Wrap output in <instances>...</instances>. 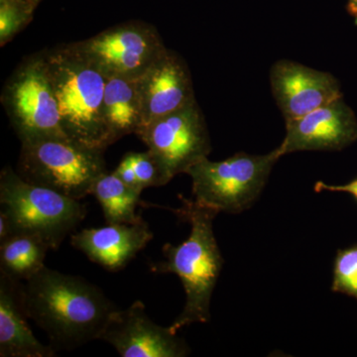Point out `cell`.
Wrapping results in <instances>:
<instances>
[{"label":"cell","instance_id":"cell-6","mask_svg":"<svg viewBox=\"0 0 357 357\" xmlns=\"http://www.w3.org/2000/svg\"><path fill=\"white\" fill-rule=\"evenodd\" d=\"M281 157L276 148L264 155L239 152L222 161L204 158L185 173L192 178L194 199L218 213L248 210L261 194Z\"/></svg>","mask_w":357,"mask_h":357},{"label":"cell","instance_id":"cell-4","mask_svg":"<svg viewBox=\"0 0 357 357\" xmlns=\"http://www.w3.org/2000/svg\"><path fill=\"white\" fill-rule=\"evenodd\" d=\"M0 206L10 223L11 236L41 237L51 250H57L86 215V206L79 199L33 185L10 167L0 174Z\"/></svg>","mask_w":357,"mask_h":357},{"label":"cell","instance_id":"cell-13","mask_svg":"<svg viewBox=\"0 0 357 357\" xmlns=\"http://www.w3.org/2000/svg\"><path fill=\"white\" fill-rule=\"evenodd\" d=\"M136 86L142 126L197 102L189 67L170 49L136 81Z\"/></svg>","mask_w":357,"mask_h":357},{"label":"cell","instance_id":"cell-5","mask_svg":"<svg viewBox=\"0 0 357 357\" xmlns=\"http://www.w3.org/2000/svg\"><path fill=\"white\" fill-rule=\"evenodd\" d=\"M103 153L105 150L84 146L70 138L23 141L16 172L33 185L82 201L91 195L96 181L107 172Z\"/></svg>","mask_w":357,"mask_h":357},{"label":"cell","instance_id":"cell-10","mask_svg":"<svg viewBox=\"0 0 357 357\" xmlns=\"http://www.w3.org/2000/svg\"><path fill=\"white\" fill-rule=\"evenodd\" d=\"M100 340L112 345L122 357H184L190 349L183 338L150 319L141 301L128 309L115 310Z\"/></svg>","mask_w":357,"mask_h":357},{"label":"cell","instance_id":"cell-2","mask_svg":"<svg viewBox=\"0 0 357 357\" xmlns=\"http://www.w3.org/2000/svg\"><path fill=\"white\" fill-rule=\"evenodd\" d=\"M178 198L182 206L173 213L190 223L191 234L177 246L165 244L164 259L151 266L154 273L177 275L184 286V309L170 326L176 333L192 324L210 321L211 296L223 265L213 232V220L220 213L196 199Z\"/></svg>","mask_w":357,"mask_h":357},{"label":"cell","instance_id":"cell-19","mask_svg":"<svg viewBox=\"0 0 357 357\" xmlns=\"http://www.w3.org/2000/svg\"><path fill=\"white\" fill-rule=\"evenodd\" d=\"M36 7L24 0H0V44L4 46L32 20Z\"/></svg>","mask_w":357,"mask_h":357},{"label":"cell","instance_id":"cell-11","mask_svg":"<svg viewBox=\"0 0 357 357\" xmlns=\"http://www.w3.org/2000/svg\"><path fill=\"white\" fill-rule=\"evenodd\" d=\"M270 83L285 121L342 98L340 84L332 74L294 61L275 63L270 70Z\"/></svg>","mask_w":357,"mask_h":357},{"label":"cell","instance_id":"cell-7","mask_svg":"<svg viewBox=\"0 0 357 357\" xmlns=\"http://www.w3.org/2000/svg\"><path fill=\"white\" fill-rule=\"evenodd\" d=\"M1 102L20 142L69 138L61 126L43 52L24 59L16 68L2 89Z\"/></svg>","mask_w":357,"mask_h":357},{"label":"cell","instance_id":"cell-24","mask_svg":"<svg viewBox=\"0 0 357 357\" xmlns=\"http://www.w3.org/2000/svg\"><path fill=\"white\" fill-rule=\"evenodd\" d=\"M11 236L10 223L6 213L0 211V241Z\"/></svg>","mask_w":357,"mask_h":357},{"label":"cell","instance_id":"cell-8","mask_svg":"<svg viewBox=\"0 0 357 357\" xmlns=\"http://www.w3.org/2000/svg\"><path fill=\"white\" fill-rule=\"evenodd\" d=\"M74 43L107 79L130 81L140 79L168 49L153 25L137 20Z\"/></svg>","mask_w":357,"mask_h":357},{"label":"cell","instance_id":"cell-25","mask_svg":"<svg viewBox=\"0 0 357 357\" xmlns=\"http://www.w3.org/2000/svg\"><path fill=\"white\" fill-rule=\"evenodd\" d=\"M347 9H349V13L357 20V0H349Z\"/></svg>","mask_w":357,"mask_h":357},{"label":"cell","instance_id":"cell-15","mask_svg":"<svg viewBox=\"0 0 357 357\" xmlns=\"http://www.w3.org/2000/svg\"><path fill=\"white\" fill-rule=\"evenodd\" d=\"M23 283L0 271V356L54 357L57 351L40 342L28 323Z\"/></svg>","mask_w":357,"mask_h":357},{"label":"cell","instance_id":"cell-22","mask_svg":"<svg viewBox=\"0 0 357 357\" xmlns=\"http://www.w3.org/2000/svg\"><path fill=\"white\" fill-rule=\"evenodd\" d=\"M115 175L117 176L122 182L126 183V185H130V187L134 188V189L141 190L139 184H138L137 177H136L135 171L131 166V164L129 163L128 159L126 157L122 158L121 163L119 165L116 167V169L114 171Z\"/></svg>","mask_w":357,"mask_h":357},{"label":"cell","instance_id":"cell-1","mask_svg":"<svg viewBox=\"0 0 357 357\" xmlns=\"http://www.w3.org/2000/svg\"><path fill=\"white\" fill-rule=\"evenodd\" d=\"M26 311L51 347L73 351L100 340L115 306L95 284L44 266L23 283Z\"/></svg>","mask_w":357,"mask_h":357},{"label":"cell","instance_id":"cell-23","mask_svg":"<svg viewBox=\"0 0 357 357\" xmlns=\"http://www.w3.org/2000/svg\"><path fill=\"white\" fill-rule=\"evenodd\" d=\"M314 191L345 192L351 194L357 199V178L347 185H333L324 182H318L314 185Z\"/></svg>","mask_w":357,"mask_h":357},{"label":"cell","instance_id":"cell-21","mask_svg":"<svg viewBox=\"0 0 357 357\" xmlns=\"http://www.w3.org/2000/svg\"><path fill=\"white\" fill-rule=\"evenodd\" d=\"M332 289L357 299V245L337 251Z\"/></svg>","mask_w":357,"mask_h":357},{"label":"cell","instance_id":"cell-16","mask_svg":"<svg viewBox=\"0 0 357 357\" xmlns=\"http://www.w3.org/2000/svg\"><path fill=\"white\" fill-rule=\"evenodd\" d=\"M103 117L114 144L129 134H136L143 124L136 81L107 79L103 96Z\"/></svg>","mask_w":357,"mask_h":357},{"label":"cell","instance_id":"cell-18","mask_svg":"<svg viewBox=\"0 0 357 357\" xmlns=\"http://www.w3.org/2000/svg\"><path fill=\"white\" fill-rule=\"evenodd\" d=\"M141 192L122 182L114 172H105L96 181L91 195L102 206L107 223H135L143 220L136 213Z\"/></svg>","mask_w":357,"mask_h":357},{"label":"cell","instance_id":"cell-20","mask_svg":"<svg viewBox=\"0 0 357 357\" xmlns=\"http://www.w3.org/2000/svg\"><path fill=\"white\" fill-rule=\"evenodd\" d=\"M124 157L128 160L135 171L141 189L162 187L170 182L163 167L150 150L147 149L144 152H128Z\"/></svg>","mask_w":357,"mask_h":357},{"label":"cell","instance_id":"cell-26","mask_svg":"<svg viewBox=\"0 0 357 357\" xmlns=\"http://www.w3.org/2000/svg\"><path fill=\"white\" fill-rule=\"evenodd\" d=\"M24 1L28 2V3L31 4L34 7H37L41 0H24Z\"/></svg>","mask_w":357,"mask_h":357},{"label":"cell","instance_id":"cell-12","mask_svg":"<svg viewBox=\"0 0 357 357\" xmlns=\"http://www.w3.org/2000/svg\"><path fill=\"white\" fill-rule=\"evenodd\" d=\"M357 139L356 114L342 98L286 121V135L278 148L281 156L297 151L340 150Z\"/></svg>","mask_w":357,"mask_h":357},{"label":"cell","instance_id":"cell-9","mask_svg":"<svg viewBox=\"0 0 357 357\" xmlns=\"http://www.w3.org/2000/svg\"><path fill=\"white\" fill-rule=\"evenodd\" d=\"M136 135L156 156L170 181L208 158L211 151L210 134L197 102L145 124Z\"/></svg>","mask_w":357,"mask_h":357},{"label":"cell","instance_id":"cell-3","mask_svg":"<svg viewBox=\"0 0 357 357\" xmlns=\"http://www.w3.org/2000/svg\"><path fill=\"white\" fill-rule=\"evenodd\" d=\"M61 126L70 140L96 149L112 145L103 117V76L75 43L43 51Z\"/></svg>","mask_w":357,"mask_h":357},{"label":"cell","instance_id":"cell-17","mask_svg":"<svg viewBox=\"0 0 357 357\" xmlns=\"http://www.w3.org/2000/svg\"><path fill=\"white\" fill-rule=\"evenodd\" d=\"M51 250L41 237L16 234L0 241V271L20 281H27L45 266Z\"/></svg>","mask_w":357,"mask_h":357},{"label":"cell","instance_id":"cell-14","mask_svg":"<svg viewBox=\"0 0 357 357\" xmlns=\"http://www.w3.org/2000/svg\"><path fill=\"white\" fill-rule=\"evenodd\" d=\"M144 220L135 223H107L98 229H84L70 236L73 248L91 262L112 272L124 269L153 239Z\"/></svg>","mask_w":357,"mask_h":357}]
</instances>
